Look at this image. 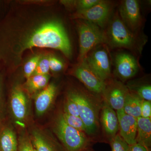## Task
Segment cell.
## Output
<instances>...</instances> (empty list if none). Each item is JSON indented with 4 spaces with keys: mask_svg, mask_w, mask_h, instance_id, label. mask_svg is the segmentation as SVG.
I'll return each mask as SVG.
<instances>
[{
    "mask_svg": "<svg viewBox=\"0 0 151 151\" xmlns=\"http://www.w3.org/2000/svg\"><path fill=\"white\" fill-rule=\"evenodd\" d=\"M129 90L122 82L117 80L111 81L106 86L102 93L105 103L116 111L122 110Z\"/></svg>",
    "mask_w": 151,
    "mask_h": 151,
    "instance_id": "10",
    "label": "cell"
},
{
    "mask_svg": "<svg viewBox=\"0 0 151 151\" xmlns=\"http://www.w3.org/2000/svg\"><path fill=\"white\" fill-rule=\"evenodd\" d=\"M100 0H78L64 2L65 5L73 7L77 10L76 12L88 9L99 2Z\"/></svg>",
    "mask_w": 151,
    "mask_h": 151,
    "instance_id": "22",
    "label": "cell"
},
{
    "mask_svg": "<svg viewBox=\"0 0 151 151\" xmlns=\"http://www.w3.org/2000/svg\"><path fill=\"white\" fill-rule=\"evenodd\" d=\"M50 69L54 72H58L63 69V63L54 55H49Z\"/></svg>",
    "mask_w": 151,
    "mask_h": 151,
    "instance_id": "29",
    "label": "cell"
},
{
    "mask_svg": "<svg viewBox=\"0 0 151 151\" xmlns=\"http://www.w3.org/2000/svg\"><path fill=\"white\" fill-rule=\"evenodd\" d=\"M18 151H36L27 135L23 134L19 138Z\"/></svg>",
    "mask_w": 151,
    "mask_h": 151,
    "instance_id": "27",
    "label": "cell"
},
{
    "mask_svg": "<svg viewBox=\"0 0 151 151\" xmlns=\"http://www.w3.org/2000/svg\"><path fill=\"white\" fill-rule=\"evenodd\" d=\"M18 141L10 126L2 124L0 127V151H18Z\"/></svg>",
    "mask_w": 151,
    "mask_h": 151,
    "instance_id": "16",
    "label": "cell"
},
{
    "mask_svg": "<svg viewBox=\"0 0 151 151\" xmlns=\"http://www.w3.org/2000/svg\"><path fill=\"white\" fill-rule=\"evenodd\" d=\"M129 151H149L148 149L146 148L145 147L138 144L135 143L134 144L130 145Z\"/></svg>",
    "mask_w": 151,
    "mask_h": 151,
    "instance_id": "32",
    "label": "cell"
},
{
    "mask_svg": "<svg viewBox=\"0 0 151 151\" xmlns=\"http://www.w3.org/2000/svg\"><path fill=\"white\" fill-rule=\"evenodd\" d=\"M64 113L76 117H79L78 108L76 103L72 99L67 97L64 105Z\"/></svg>",
    "mask_w": 151,
    "mask_h": 151,
    "instance_id": "28",
    "label": "cell"
},
{
    "mask_svg": "<svg viewBox=\"0 0 151 151\" xmlns=\"http://www.w3.org/2000/svg\"><path fill=\"white\" fill-rule=\"evenodd\" d=\"M3 124V99L1 80L0 77V127Z\"/></svg>",
    "mask_w": 151,
    "mask_h": 151,
    "instance_id": "31",
    "label": "cell"
},
{
    "mask_svg": "<svg viewBox=\"0 0 151 151\" xmlns=\"http://www.w3.org/2000/svg\"><path fill=\"white\" fill-rule=\"evenodd\" d=\"M49 78L48 74L31 76L27 79L24 88L30 95H32L44 89L48 84Z\"/></svg>",
    "mask_w": 151,
    "mask_h": 151,
    "instance_id": "19",
    "label": "cell"
},
{
    "mask_svg": "<svg viewBox=\"0 0 151 151\" xmlns=\"http://www.w3.org/2000/svg\"><path fill=\"white\" fill-rule=\"evenodd\" d=\"M33 47L58 50L68 58L72 52L65 28L61 22L57 21L45 23L33 32L23 42L20 52Z\"/></svg>",
    "mask_w": 151,
    "mask_h": 151,
    "instance_id": "1",
    "label": "cell"
},
{
    "mask_svg": "<svg viewBox=\"0 0 151 151\" xmlns=\"http://www.w3.org/2000/svg\"><path fill=\"white\" fill-rule=\"evenodd\" d=\"M137 129L136 141L137 143L148 149L151 145V120L142 117L137 118Z\"/></svg>",
    "mask_w": 151,
    "mask_h": 151,
    "instance_id": "17",
    "label": "cell"
},
{
    "mask_svg": "<svg viewBox=\"0 0 151 151\" xmlns=\"http://www.w3.org/2000/svg\"><path fill=\"white\" fill-rule=\"evenodd\" d=\"M31 141L36 151H55L45 137L37 130L33 131Z\"/></svg>",
    "mask_w": 151,
    "mask_h": 151,
    "instance_id": "20",
    "label": "cell"
},
{
    "mask_svg": "<svg viewBox=\"0 0 151 151\" xmlns=\"http://www.w3.org/2000/svg\"><path fill=\"white\" fill-rule=\"evenodd\" d=\"M62 114L65 122L69 126L80 132H86L85 125L80 117L71 116L65 113Z\"/></svg>",
    "mask_w": 151,
    "mask_h": 151,
    "instance_id": "23",
    "label": "cell"
},
{
    "mask_svg": "<svg viewBox=\"0 0 151 151\" xmlns=\"http://www.w3.org/2000/svg\"><path fill=\"white\" fill-rule=\"evenodd\" d=\"M113 8L111 2L100 0L88 9L76 12L73 17L74 18L90 22L103 29L109 22Z\"/></svg>",
    "mask_w": 151,
    "mask_h": 151,
    "instance_id": "7",
    "label": "cell"
},
{
    "mask_svg": "<svg viewBox=\"0 0 151 151\" xmlns=\"http://www.w3.org/2000/svg\"><path fill=\"white\" fill-rule=\"evenodd\" d=\"M143 101L137 94L129 91L125 99L123 110L126 114L137 119L140 117Z\"/></svg>",
    "mask_w": 151,
    "mask_h": 151,
    "instance_id": "18",
    "label": "cell"
},
{
    "mask_svg": "<svg viewBox=\"0 0 151 151\" xmlns=\"http://www.w3.org/2000/svg\"><path fill=\"white\" fill-rule=\"evenodd\" d=\"M105 32L106 45L112 48L127 49L133 51L141 52L143 42L139 40L136 34L132 32L124 24L116 13L109 23Z\"/></svg>",
    "mask_w": 151,
    "mask_h": 151,
    "instance_id": "2",
    "label": "cell"
},
{
    "mask_svg": "<svg viewBox=\"0 0 151 151\" xmlns=\"http://www.w3.org/2000/svg\"><path fill=\"white\" fill-rule=\"evenodd\" d=\"M101 121L107 134L111 137L116 135L119 130V121L117 113L109 105L105 103L101 112Z\"/></svg>",
    "mask_w": 151,
    "mask_h": 151,
    "instance_id": "15",
    "label": "cell"
},
{
    "mask_svg": "<svg viewBox=\"0 0 151 151\" xmlns=\"http://www.w3.org/2000/svg\"><path fill=\"white\" fill-rule=\"evenodd\" d=\"M73 73L89 91L96 94L103 93L106 86V81H103L94 73L85 59L79 62L74 68Z\"/></svg>",
    "mask_w": 151,
    "mask_h": 151,
    "instance_id": "8",
    "label": "cell"
},
{
    "mask_svg": "<svg viewBox=\"0 0 151 151\" xmlns=\"http://www.w3.org/2000/svg\"><path fill=\"white\" fill-rule=\"evenodd\" d=\"M112 151H129L130 145L119 134H116L110 139Z\"/></svg>",
    "mask_w": 151,
    "mask_h": 151,
    "instance_id": "24",
    "label": "cell"
},
{
    "mask_svg": "<svg viewBox=\"0 0 151 151\" xmlns=\"http://www.w3.org/2000/svg\"><path fill=\"white\" fill-rule=\"evenodd\" d=\"M10 107L15 119L19 122H24L29 113V102L23 89L19 85L15 86L11 91Z\"/></svg>",
    "mask_w": 151,
    "mask_h": 151,
    "instance_id": "11",
    "label": "cell"
},
{
    "mask_svg": "<svg viewBox=\"0 0 151 151\" xmlns=\"http://www.w3.org/2000/svg\"><path fill=\"white\" fill-rule=\"evenodd\" d=\"M67 97L77 105L79 117L85 125L86 134H95L99 129V103L87 92L80 90L70 91Z\"/></svg>",
    "mask_w": 151,
    "mask_h": 151,
    "instance_id": "3",
    "label": "cell"
},
{
    "mask_svg": "<svg viewBox=\"0 0 151 151\" xmlns=\"http://www.w3.org/2000/svg\"><path fill=\"white\" fill-rule=\"evenodd\" d=\"M119 129L121 137L129 145L137 143L136 136L137 129V118L126 114L123 109L116 111Z\"/></svg>",
    "mask_w": 151,
    "mask_h": 151,
    "instance_id": "13",
    "label": "cell"
},
{
    "mask_svg": "<svg viewBox=\"0 0 151 151\" xmlns=\"http://www.w3.org/2000/svg\"><path fill=\"white\" fill-rule=\"evenodd\" d=\"M151 117V101L143 100L141 108V117L145 119H150Z\"/></svg>",
    "mask_w": 151,
    "mask_h": 151,
    "instance_id": "30",
    "label": "cell"
},
{
    "mask_svg": "<svg viewBox=\"0 0 151 151\" xmlns=\"http://www.w3.org/2000/svg\"><path fill=\"white\" fill-rule=\"evenodd\" d=\"M104 45L92 49L85 60L94 73L105 81L111 76V63L108 49Z\"/></svg>",
    "mask_w": 151,
    "mask_h": 151,
    "instance_id": "6",
    "label": "cell"
},
{
    "mask_svg": "<svg viewBox=\"0 0 151 151\" xmlns=\"http://www.w3.org/2000/svg\"><path fill=\"white\" fill-rule=\"evenodd\" d=\"M50 70L49 55H42L32 75H47Z\"/></svg>",
    "mask_w": 151,
    "mask_h": 151,
    "instance_id": "26",
    "label": "cell"
},
{
    "mask_svg": "<svg viewBox=\"0 0 151 151\" xmlns=\"http://www.w3.org/2000/svg\"><path fill=\"white\" fill-rule=\"evenodd\" d=\"M53 131L68 151H80L87 145L88 140L84 132L69 126L63 119L62 113L55 119Z\"/></svg>",
    "mask_w": 151,
    "mask_h": 151,
    "instance_id": "5",
    "label": "cell"
},
{
    "mask_svg": "<svg viewBox=\"0 0 151 151\" xmlns=\"http://www.w3.org/2000/svg\"><path fill=\"white\" fill-rule=\"evenodd\" d=\"M115 73L122 80L130 79L135 76L139 69L137 60L128 52L118 53L115 58Z\"/></svg>",
    "mask_w": 151,
    "mask_h": 151,
    "instance_id": "12",
    "label": "cell"
},
{
    "mask_svg": "<svg viewBox=\"0 0 151 151\" xmlns=\"http://www.w3.org/2000/svg\"><path fill=\"white\" fill-rule=\"evenodd\" d=\"M77 29L79 36L78 61L86 58L89 52L100 45L106 44L105 31L97 25L84 20L78 19Z\"/></svg>",
    "mask_w": 151,
    "mask_h": 151,
    "instance_id": "4",
    "label": "cell"
},
{
    "mask_svg": "<svg viewBox=\"0 0 151 151\" xmlns=\"http://www.w3.org/2000/svg\"><path fill=\"white\" fill-rule=\"evenodd\" d=\"M128 88L143 100L151 101V86L150 84H138L137 86H133V87Z\"/></svg>",
    "mask_w": 151,
    "mask_h": 151,
    "instance_id": "21",
    "label": "cell"
},
{
    "mask_svg": "<svg viewBox=\"0 0 151 151\" xmlns=\"http://www.w3.org/2000/svg\"><path fill=\"white\" fill-rule=\"evenodd\" d=\"M42 56L41 55H35L25 64L24 67V72L25 77L27 79L33 74Z\"/></svg>",
    "mask_w": 151,
    "mask_h": 151,
    "instance_id": "25",
    "label": "cell"
},
{
    "mask_svg": "<svg viewBox=\"0 0 151 151\" xmlns=\"http://www.w3.org/2000/svg\"><path fill=\"white\" fill-rule=\"evenodd\" d=\"M119 14L126 26L136 34L143 23L139 1L137 0L122 1L119 5Z\"/></svg>",
    "mask_w": 151,
    "mask_h": 151,
    "instance_id": "9",
    "label": "cell"
},
{
    "mask_svg": "<svg viewBox=\"0 0 151 151\" xmlns=\"http://www.w3.org/2000/svg\"><path fill=\"white\" fill-rule=\"evenodd\" d=\"M56 90L55 84L51 83L37 94L35 98V107L38 116L43 115L48 110L54 100Z\"/></svg>",
    "mask_w": 151,
    "mask_h": 151,
    "instance_id": "14",
    "label": "cell"
}]
</instances>
